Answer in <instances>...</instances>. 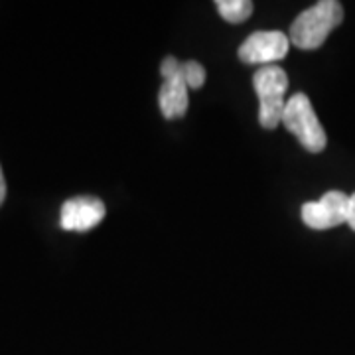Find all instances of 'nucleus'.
Instances as JSON below:
<instances>
[{
  "label": "nucleus",
  "mask_w": 355,
  "mask_h": 355,
  "mask_svg": "<svg viewBox=\"0 0 355 355\" xmlns=\"http://www.w3.org/2000/svg\"><path fill=\"white\" fill-rule=\"evenodd\" d=\"M105 217V203L99 198L79 196L62 205L60 225L65 231H89L99 225Z\"/></svg>",
  "instance_id": "obj_6"
},
{
  "label": "nucleus",
  "mask_w": 355,
  "mask_h": 355,
  "mask_svg": "<svg viewBox=\"0 0 355 355\" xmlns=\"http://www.w3.org/2000/svg\"><path fill=\"white\" fill-rule=\"evenodd\" d=\"M253 85L259 95V123L263 128L272 130L282 123V113L286 107V71L277 65H265L259 71H254Z\"/></svg>",
  "instance_id": "obj_2"
},
{
  "label": "nucleus",
  "mask_w": 355,
  "mask_h": 355,
  "mask_svg": "<svg viewBox=\"0 0 355 355\" xmlns=\"http://www.w3.org/2000/svg\"><path fill=\"white\" fill-rule=\"evenodd\" d=\"M180 73H182V79L184 83L191 89H200L205 83V69H203L202 64L193 62V60H188V62H182L180 64Z\"/></svg>",
  "instance_id": "obj_9"
},
{
  "label": "nucleus",
  "mask_w": 355,
  "mask_h": 355,
  "mask_svg": "<svg viewBox=\"0 0 355 355\" xmlns=\"http://www.w3.org/2000/svg\"><path fill=\"white\" fill-rule=\"evenodd\" d=\"M180 64L182 62H178L174 55H168L164 62H162V65H160V73H162V77L164 79H170V77H174L180 71Z\"/></svg>",
  "instance_id": "obj_10"
},
{
  "label": "nucleus",
  "mask_w": 355,
  "mask_h": 355,
  "mask_svg": "<svg viewBox=\"0 0 355 355\" xmlns=\"http://www.w3.org/2000/svg\"><path fill=\"white\" fill-rule=\"evenodd\" d=\"M217 12L231 24H241L253 14V2L249 0H217Z\"/></svg>",
  "instance_id": "obj_8"
},
{
  "label": "nucleus",
  "mask_w": 355,
  "mask_h": 355,
  "mask_svg": "<svg viewBox=\"0 0 355 355\" xmlns=\"http://www.w3.org/2000/svg\"><path fill=\"white\" fill-rule=\"evenodd\" d=\"M349 196L343 191H328L318 202H308L302 205V221L308 227L324 231L347 223Z\"/></svg>",
  "instance_id": "obj_5"
},
{
  "label": "nucleus",
  "mask_w": 355,
  "mask_h": 355,
  "mask_svg": "<svg viewBox=\"0 0 355 355\" xmlns=\"http://www.w3.org/2000/svg\"><path fill=\"white\" fill-rule=\"evenodd\" d=\"M282 125L291 130L308 153H322L328 144L326 130L320 125L316 111L304 93H296L286 101Z\"/></svg>",
  "instance_id": "obj_3"
},
{
  "label": "nucleus",
  "mask_w": 355,
  "mask_h": 355,
  "mask_svg": "<svg viewBox=\"0 0 355 355\" xmlns=\"http://www.w3.org/2000/svg\"><path fill=\"white\" fill-rule=\"evenodd\" d=\"M347 225L355 231V193L349 196V211H347Z\"/></svg>",
  "instance_id": "obj_11"
},
{
  "label": "nucleus",
  "mask_w": 355,
  "mask_h": 355,
  "mask_svg": "<svg viewBox=\"0 0 355 355\" xmlns=\"http://www.w3.org/2000/svg\"><path fill=\"white\" fill-rule=\"evenodd\" d=\"M343 8L336 0H322L298 14L291 26V44L300 50H316L342 24Z\"/></svg>",
  "instance_id": "obj_1"
},
{
  "label": "nucleus",
  "mask_w": 355,
  "mask_h": 355,
  "mask_svg": "<svg viewBox=\"0 0 355 355\" xmlns=\"http://www.w3.org/2000/svg\"><path fill=\"white\" fill-rule=\"evenodd\" d=\"M291 38H286L279 30H261L245 40L239 48V60L243 64H275L286 58Z\"/></svg>",
  "instance_id": "obj_4"
},
{
  "label": "nucleus",
  "mask_w": 355,
  "mask_h": 355,
  "mask_svg": "<svg viewBox=\"0 0 355 355\" xmlns=\"http://www.w3.org/2000/svg\"><path fill=\"white\" fill-rule=\"evenodd\" d=\"M158 101H160V111L164 114L166 119H180L188 113V107H190V97H188V85L184 83L182 73L178 71L176 76L164 79L162 87H160V95H158Z\"/></svg>",
  "instance_id": "obj_7"
},
{
  "label": "nucleus",
  "mask_w": 355,
  "mask_h": 355,
  "mask_svg": "<svg viewBox=\"0 0 355 355\" xmlns=\"http://www.w3.org/2000/svg\"><path fill=\"white\" fill-rule=\"evenodd\" d=\"M6 198V180H4V174H2V168H0V205Z\"/></svg>",
  "instance_id": "obj_12"
}]
</instances>
